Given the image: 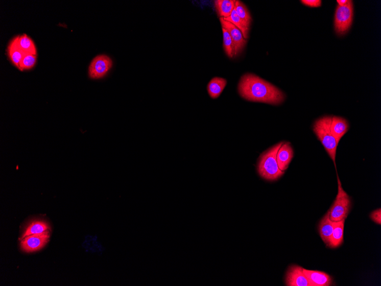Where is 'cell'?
<instances>
[{"label": "cell", "instance_id": "obj_1", "mask_svg": "<svg viewBox=\"0 0 381 286\" xmlns=\"http://www.w3.org/2000/svg\"><path fill=\"white\" fill-rule=\"evenodd\" d=\"M239 93L246 100L278 105L285 99V95L277 87L255 75L247 74L241 77Z\"/></svg>", "mask_w": 381, "mask_h": 286}, {"label": "cell", "instance_id": "obj_2", "mask_svg": "<svg viewBox=\"0 0 381 286\" xmlns=\"http://www.w3.org/2000/svg\"><path fill=\"white\" fill-rule=\"evenodd\" d=\"M283 144L284 142H281L276 144L261 155L257 171L260 176L266 180L276 181L284 174V172L281 171L278 168L277 162V154Z\"/></svg>", "mask_w": 381, "mask_h": 286}, {"label": "cell", "instance_id": "obj_3", "mask_svg": "<svg viewBox=\"0 0 381 286\" xmlns=\"http://www.w3.org/2000/svg\"><path fill=\"white\" fill-rule=\"evenodd\" d=\"M331 116H325L316 121L313 130L323 145L336 166V156L338 144L331 130Z\"/></svg>", "mask_w": 381, "mask_h": 286}, {"label": "cell", "instance_id": "obj_4", "mask_svg": "<svg viewBox=\"0 0 381 286\" xmlns=\"http://www.w3.org/2000/svg\"><path fill=\"white\" fill-rule=\"evenodd\" d=\"M338 194L330 210V218L332 221L339 222L345 220L349 214L351 207L350 198L342 186L338 176Z\"/></svg>", "mask_w": 381, "mask_h": 286}, {"label": "cell", "instance_id": "obj_5", "mask_svg": "<svg viewBox=\"0 0 381 286\" xmlns=\"http://www.w3.org/2000/svg\"><path fill=\"white\" fill-rule=\"evenodd\" d=\"M354 16L353 1L344 7L338 6L335 16V30L339 36H343L348 33L352 25Z\"/></svg>", "mask_w": 381, "mask_h": 286}, {"label": "cell", "instance_id": "obj_6", "mask_svg": "<svg viewBox=\"0 0 381 286\" xmlns=\"http://www.w3.org/2000/svg\"><path fill=\"white\" fill-rule=\"evenodd\" d=\"M112 66L113 61L109 56L105 55L97 56L90 63L88 75L91 79H101L108 74Z\"/></svg>", "mask_w": 381, "mask_h": 286}, {"label": "cell", "instance_id": "obj_7", "mask_svg": "<svg viewBox=\"0 0 381 286\" xmlns=\"http://www.w3.org/2000/svg\"><path fill=\"white\" fill-rule=\"evenodd\" d=\"M51 229L42 233L28 235L21 239V248L27 253L41 250L50 240Z\"/></svg>", "mask_w": 381, "mask_h": 286}, {"label": "cell", "instance_id": "obj_8", "mask_svg": "<svg viewBox=\"0 0 381 286\" xmlns=\"http://www.w3.org/2000/svg\"><path fill=\"white\" fill-rule=\"evenodd\" d=\"M222 27L225 28L230 35L234 45V56L236 57L243 51L245 47L247 40L244 38L242 32L231 22L220 18Z\"/></svg>", "mask_w": 381, "mask_h": 286}, {"label": "cell", "instance_id": "obj_9", "mask_svg": "<svg viewBox=\"0 0 381 286\" xmlns=\"http://www.w3.org/2000/svg\"><path fill=\"white\" fill-rule=\"evenodd\" d=\"M285 280L288 286H311L303 272V268L297 265L291 266L288 269Z\"/></svg>", "mask_w": 381, "mask_h": 286}, {"label": "cell", "instance_id": "obj_10", "mask_svg": "<svg viewBox=\"0 0 381 286\" xmlns=\"http://www.w3.org/2000/svg\"><path fill=\"white\" fill-rule=\"evenodd\" d=\"M303 272L311 286H330L333 283L330 276L322 271L303 269Z\"/></svg>", "mask_w": 381, "mask_h": 286}, {"label": "cell", "instance_id": "obj_11", "mask_svg": "<svg viewBox=\"0 0 381 286\" xmlns=\"http://www.w3.org/2000/svg\"><path fill=\"white\" fill-rule=\"evenodd\" d=\"M294 157V150L290 142H284L278 150L277 154V162L278 168L284 172L289 166Z\"/></svg>", "mask_w": 381, "mask_h": 286}, {"label": "cell", "instance_id": "obj_12", "mask_svg": "<svg viewBox=\"0 0 381 286\" xmlns=\"http://www.w3.org/2000/svg\"><path fill=\"white\" fill-rule=\"evenodd\" d=\"M349 129V123L345 118L337 116L331 117V130L338 145Z\"/></svg>", "mask_w": 381, "mask_h": 286}, {"label": "cell", "instance_id": "obj_13", "mask_svg": "<svg viewBox=\"0 0 381 286\" xmlns=\"http://www.w3.org/2000/svg\"><path fill=\"white\" fill-rule=\"evenodd\" d=\"M7 52L10 60L19 70L20 69L21 62L24 55L26 54L22 51L18 45V36L14 37L10 41L7 47Z\"/></svg>", "mask_w": 381, "mask_h": 286}, {"label": "cell", "instance_id": "obj_14", "mask_svg": "<svg viewBox=\"0 0 381 286\" xmlns=\"http://www.w3.org/2000/svg\"><path fill=\"white\" fill-rule=\"evenodd\" d=\"M335 222L330 218V212L328 211L321 220L319 225L320 234L322 241L327 245L333 232Z\"/></svg>", "mask_w": 381, "mask_h": 286}, {"label": "cell", "instance_id": "obj_15", "mask_svg": "<svg viewBox=\"0 0 381 286\" xmlns=\"http://www.w3.org/2000/svg\"><path fill=\"white\" fill-rule=\"evenodd\" d=\"M345 221L335 222L333 232H332L328 244L327 245L330 248H337V247L343 244Z\"/></svg>", "mask_w": 381, "mask_h": 286}, {"label": "cell", "instance_id": "obj_16", "mask_svg": "<svg viewBox=\"0 0 381 286\" xmlns=\"http://www.w3.org/2000/svg\"><path fill=\"white\" fill-rule=\"evenodd\" d=\"M226 79L214 77L207 85V91L210 98L217 99L221 95L227 85Z\"/></svg>", "mask_w": 381, "mask_h": 286}, {"label": "cell", "instance_id": "obj_17", "mask_svg": "<svg viewBox=\"0 0 381 286\" xmlns=\"http://www.w3.org/2000/svg\"><path fill=\"white\" fill-rule=\"evenodd\" d=\"M234 0H216L215 7L220 18H226L231 15L235 7Z\"/></svg>", "mask_w": 381, "mask_h": 286}, {"label": "cell", "instance_id": "obj_18", "mask_svg": "<svg viewBox=\"0 0 381 286\" xmlns=\"http://www.w3.org/2000/svg\"><path fill=\"white\" fill-rule=\"evenodd\" d=\"M17 36L18 45L25 54L37 55L36 46L30 37L26 34Z\"/></svg>", "mask_w": 381, "mask_h": 286}, {"label": "cell", "instance_id": "obj_19", "mask_svg": "<svg viewBox=\"0 0 381 286\" xmlns=\"http://www.w3.org/2000/svg\"><path fill=\"white\" fill-rule=\"evenodd\" d=\"M50 229V225L45 221H35L28 225L23 234L21 239L28 235L42 233L44 231Z\"/></svg>", "mask_w": 381, "mask_h": 286}, {"label": "cell", "instance_id": "obj_20", "mask_svg": "<svg viewBox=\"0 0 381 286\" xmlns=\"http://www.w3.org/2000/svg\"><path fill=\"white\" fill-rule=\"evenodd\" d=\"M234 8H235L237 15L241 18L244 25L245 26L247 30L249 32L252 21L250 12H249L245 5L241 1H236Z\"/></svg>", "mask_w": 381, "mask_h": 286}, {"label": "cell", "instance_id": "obj_21", "mask_svg": "<svg viewBox=\"0 0 381 286\" xmlns=\"http://www.w3.org/2000/svg\"><path fill=\"white\" fill-rule=\"evenodd\" d=\"M223 19L224 20L231 22L233 25L236 27L242 32L244 38L246 40L248 39L249 32L247 30L245 26L244 25L241 18L237 15L235 8H234L230 16Z\"/></svg>", "mask_w": 381, "mask_h": 286}, {"label": "cell", "instance_id": "obj_22", "mask_svg": "<svg viewBox=\"0 0 381 286\" xmlns=\"http://www.w3.org/2000/svg\"><path fill=\"white\" fill-rule=\"evenodd\" d=\"M223 33V46L227 56L232 59L234 57V45L232 38L225 28L222 27Z\"/></svg>", "mask_w": 381, "mask_h": 286}, {"label": "cell", "instance_id": "obj_23", "mask_svg": "<svg viewBox=\"0 0 381 286\" xmlns=\"http://www.w3.org/2000/svg\"><path fill=\"white\" fill-rule=\"evenodd\" d=\"M37 61V55L26 54L24 55L20 64L19 70H30L35 66Z\"/></svg>", "mask_w": 381, "mask_h": 286}, {"label": "cell", "instance_id": "obj_24", "mask_svg": "<svg viewBox=\"0 0 381 286\" xmlns=\"http://www.w3.org/2000/svg\"><path fill=\"white\" fill-rule=\"evenodd\" d=\"M301 2L305 6L311 8L320 7L322 4L321 0H301Z\"/></svg>", "mask_w": 381, "mask_h": 286}, {"label": "cell", "instance_id": "obj_25", "mask_svg": "<svg viewBox=\"0 0 381 286\" xmlns=\"http://www.w3.org/2000/svg\"><path fill=\"white\" fill-rule=\"evenodd\" d=\"M371 219L376 224L380 225L381 224V209L373 211L370 214Z\"/></svg>", "mask_w": 381, "mask_h": 286}, {"label": "cell", "instance_id": "obj_26", "mask_svg": "<svg viewBox=\"0 0 381 286\" xmlns=\"http://www.w3.org/2000/svg\"><path fill=\"white\" fill-rule=\"evenodd\" d=\"M349 1L350 0H338L337 3H338L339 6L344 7L349 3Z\"/></svg>", "mask_w": 381, "mask_h": 286}]
</instances>
